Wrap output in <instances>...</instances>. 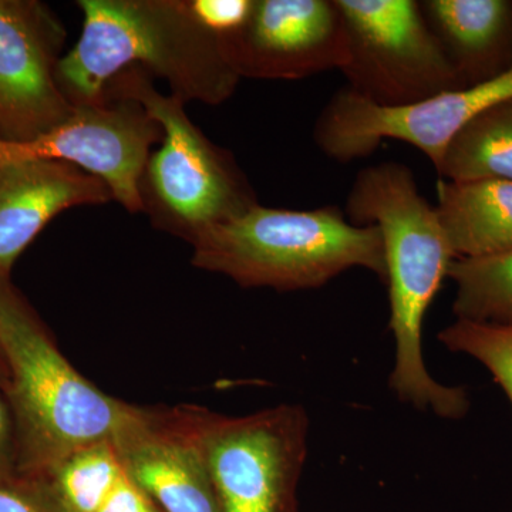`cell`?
I'll use <instances>...</instances> for the list:
<instances>
[{"mask_svg": "<svg viewBox=\"0 0 512 512\" xmlns=\"http://www.w3.org/2000/svg\"><path fill=\"white\" fill-rule=\"evenodd\" d=\"M345 23L348 89L379 106L463 89L417 0H336Z\"/></svg>", "mask_w": 512, "mask_h": 512, "instance_id": "cell-7", "label": "cell"}, {"mask_svg": "<svg viewBox=\"0 0 512 512\" xmlns=\"http://www.w3.org/2000/svg\"><path fill=\"white\" fill-rule=\"evenodd\" d=\"M191 247L195 268L244 288L318 289L355 268L386 279L379 228L353 224L335 205L282 210L258 204L208 229Z\"/></svg>", "mask_w": 512, "mask_h": 512, "instance_id": "cell-4", "label": "cell"}, {"mask_svg": "<svg viewBox=\"0 0 512 512\" xmlns=\"http://www.w3.org/2000/svg\"><path fill=\"white\" fill-rule=\"evenodd\" d=\"M97 512H163L154 503L153 498L150 497L133 480L128 476L127 471H124L123 477L120 478L119 483L113 488L107 500Z\"/></svg>", "mask_w": 512, "mask_h": 512, "instance_id": "cell-22", "label": "cell"}, {"mask_svg": "<svg viewBox=\"0 0 512 512\" xmlns=\"http://www.w3.org/2000/svg\"><path fill=\"white\" fill-rule=\"evenodd\" d=\"M192 15L229 43L247 25L254 0H187Z\"/></svg>", "mask_w": 512, "mask_h": 512, "instance_id": "cell-20", "label": "cell"}, {"mask_svg": "<svg viewBox=\"0 0 512 512\" xmlns=\"http://www.w3.org/2000/svg\"><path fill=\"white\" fill-rule=\"evenodd\" d=\"M67 32L37 0H0V141L25 144L72 114L56 69Z\"/></svg>", "mask_w": 512, "mask_h": 512, "instance_id": "cell-10", "label": "cell"}, {"mask_svg": "<svg viewBox=\"0 0 512 512\" xmlns=\"http://www.w3.org/2000/svg\"><path fill=\"white\" fill-rule=\"evenodd\" d=\"M508 99H512V69L488 82L448 90L409 106H379L345 86L320 111L313 140L326 157L340 164L372 156L383 141H402L437 168L448 144L471 120Z\"/></svg>", "mask_w": 512, "mask_h": 512, "instance_id": "cell-8", "label": "cell"}, {"mask_svg": "<svg viewBox=\"0 0 512 512\" xmlns=\"http://www.w3.org/2000/svg\"><path fill=\"white\" fill-rule=\"evenodd\" d=\"M420 8L461 87L512 69V0H423Z\"/></svg>", "mask_w": 512, "mask_h": 512, "instance_id": "cell-14", "label": "cell"}, {"mask_svg": "<svg viewBox=\"0 0 512 512\" xmlns=\"http://www.w3.org/2000/svg\"><path fill=\"white\" fill-rule=\"evenodd\" d=\"M15 476H18L15 426L6 404L0 397V480H8Z\"/></svg>", "mask_w": 512, "mask_h": 512, "instance_id": "cell-23", "label": "cell"}, {"mask_svg": "<svg viewBox=\"0 0 512 512\" xmlns=\"http://www.w3.org/2000/svg\"><path fill=\"white\" fill-rule=\"evenodd\" d=\"M228 50L241 79H305L342 70L348 59L336 0H254Z\"/></svg>", "mask_w": 512, "mask_h": 512, "instance_id": "cell-11", "label": "cell"}, {"mask_svg": "<svg viewBox=\"0 0 512 512\" xmlns=\"http://www.w3.org/2000/svg\"><path fill=\"white\" fill-rule=\"evenodd\" d=\"M440 180L512 181V99L478 114L448 144L436 168Z\"/></svg>", "mask_w": 512, "mask_h": 512, "instance_id": "cell-16", "label": "cell"}, {"mask_svg": "<svg viewBox=\"0 0 512 512\" xmlns=\"http://www.w3.org/2000/svg\"><path fill=\"white\" fill-rule=\"evenodd\" d=\"M0 352L20 476L45 478L70 454L116 444L146 417L144 407L121 402L80 375L10 281L0 282Z\"/></svg>", "mask_w": 512, "mask_h": 512, "instance_id": "cell-3", "label": "cell"}, {"mask_svg": "<svg viewBox=\"0 0 512 512\" xmlns=\"http://www.w3.org/2000/svg\"><path fill=\"white\" fill-rule=\"evenodd\" d=\"M345 214L382 235L394 339L390 389L423 412L463 419L470 409L466 389L437 382L423 355L424 319L457 258L437 208L421 195L412 168L384 161L357 173Z\"/></svg>", "mask_w": 512, "mask_h": 512, "instance_id": "cell-1", "label": "cell"}, {"mask_svg": "<svg viewBox=\"0 0 512 512\" xmlns=\"http://www.w3.org/2000/svg\"><path fill=\"white\" fill-rule=\"evenodd\" d=\"M439 340L451 352L481 363L512 403V326L456 319L441 330Z\"/></svg>", "mask_w": 512, "mask_h": 512, "instance_id": "cell-19", "label": "cell"}, {"mask_svg": "<svg viewBox=\"0 0 512 512\" xmlns=\"http://www.w3.org/2000/svg\"><path fill=\"white\" fill-rule=\"evenodd\" d=\"M0 512H64V510L45 481L18 474L8 480H0Z\"/></svg>", "mask_w": 512, "mask_h": 512, "instance_id": "cell-21", "label": "cell"}, {"mask_svg": "<svg viewBox=\"0 0 512 512\" xmlns=\"http://www.w3.org/2000/svg\"><path fill=\"white\" fill-rule=\"evenodd\" d=\"M106 89L140 101L163 128L160 148L140 180L143 212L154 227L192 245L208 229L259 204L234 156L192 123L183 100L157 92L150 74L130 67Z\"/></svg>", "mask_w": 512, "mask_h": 512, "instance_id": "cell-5", "label": "cell"}, {"mask_svg": "<svg viewBox=\"0 0 512 512\" xmlns=\"http://www.w3.org/2000/svg\"><path fill=\"white\" fill-rule=\"evenodd\" d=\"M198 440L222 512H298L309 417L281 404L242 417L195 406Z\"/></svg>", "mask_w": 512, "mask_h": 512, "instance_id": "cell-6", "label": "cell"}, {"mask_svg": "<svg viewBox=\"0 0 512 512\" xmlns=\"http://www.w3.org/2000/svg\"><path fill=\"white\" fill-rule=\"evenodd\" d=\"M164 131L136 99L104 90L93 103L74 106L72 114L45 136L25 144L0 141V164L63 161L96 175L131 214L143 212L140 180L151 148Z\"/></svg>", "mask_w": 512, "mask_h": 512, "instance_id": "cell-9", "label": "cell"}, {"mask_svg": "<svg viewBox=\"0 0 512 512\" xmlns=\"http://www.w3.org/2000/svg\"><path fill=\"white\" fill-rule=\"evenodd\" d=\"M436 208L457 258L512 249V181L439 180Z\"/></svg>", "mask_w": 512, "mask_h": 512, "instance_id": "cell-15", "label": "cell"}, {"mask_svg": "<svg viewBox=\"0 0 512 512\" xmlns=\"http://www.w3.org/2000/svg\"><path fill=\"white\" fill-rule=\"evenodd\" d=\"M8 384V370H6L5 359H3L2 352H0V386L6 389Z\"/></svg>", "mask_w": 512, "mask_h": 512, "instance_id": "cell-24", "label": "cell"}, {"mask_svg": "<svg viewBox=\"0 0 512 512\" xmlns=\"http://www.w3.org/2000/svg\"><path fill=\"white\" fill-rule=\"evenodd\" d=\"M111 200L104 181L63 161L0 167V282L10 281L19 256L60 212Z\"/></svg>", "mask_w": 512, "mask_h": 512, "instance_id": "cell-13", "label": "cell"}, {"mask_svg": "<svg viewBox=\"0 0 512 512\" xmlns=\"http://www.w3.org/2000/svg\"><path fill=\"white\" fill-rule=\"evenodd\" d=\"M448 279L456 288L453 312L457 320L512 326V249L456 258Z\"/></svg>", "mask_w": 512, "mask_h": 512, "instance_id": "cell-17", "label": "cell"}, {"mask_svg": "<svg viewBox=\"0 0 512 512\" xmlns=\"http://www.w3.org/2000/svg\"><path fill=\"white\" fill-rule=\"evenodd\" d=\"M128 476L163 512H222L200 440L195 406L148 409L116 444Z\"/></svg>", "mask_w": 512, "mask_h": 512, "instance_id": "cell-12", "label": "cell"}, {"mask_svg": "<svg viewBox=\"0 0 512 512\" xmlns=\"http://www.w3.org/2000/svg\"><path fill=\"white\" fill-rule=\"evenodd\" d=\"M113 443L84 447L64 458L45 478L64 512H97L124 474Z\"/></svg>", "mask_w": 512, "mask_h": 512, "instance_id": "cell-18", "label": "cell"}, {"mask_svg": "<svg viewBox=\"0 0 512 512\" xmlns=\"http://www.w3.org/2000/svg\"><path fill=\"white\" fill-rule=\"evenodd\" d=\"M83 32L57 64L56 80L72 106L100 99L130 67L160 77L177 99L218 106L241 77L228 43L192 15L187 0H80Z\"/></svg>", "mask_w": 512, "mask_h": 512, "instance_id": "cell-2", "label": "cell"}]
</instances>
